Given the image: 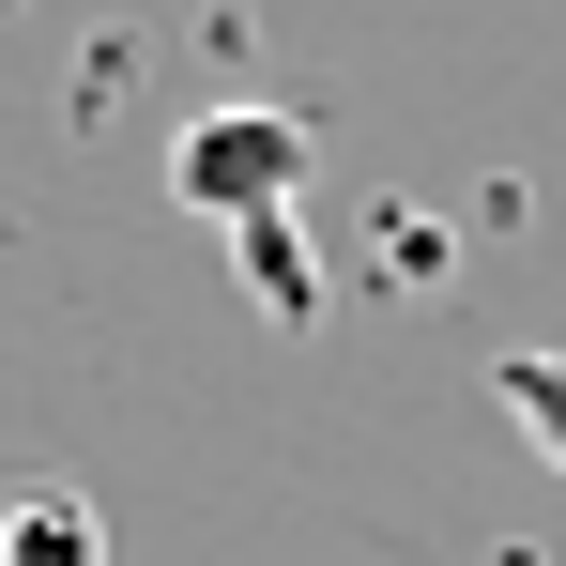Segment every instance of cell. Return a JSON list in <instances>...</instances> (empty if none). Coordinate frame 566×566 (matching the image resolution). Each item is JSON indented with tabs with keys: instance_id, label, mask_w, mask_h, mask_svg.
I'll use <instances>...</instances> for the list:
<instances>
[{
	"instance_id": "1",
	"label": "cell",
	"mask_w": 566,
	"mask_h": 566,
	"mask_svg": "<svg viewBox=\"0 0 566 566\" xmlns=\"http://www.w3.org/2000/svg\"><path fill=\"white\" fill-rule=\"evenodd\" d=\"M306 169H322V123L306 107H199L185 138H169V214H199V230H276L291 199H306Z\"/></svg>"
},
{
	"instance_id": "2",
	"label": "cell",
	"mask_w": 566,
	"mask_h": 566,
	"mask_svg": "<svg viewBox=\"0 0 566 566\" xmlns=\"http://www.w3.org/2000/svg\"><path fill=\"white\" fill-rule=\"evenodd\" d=\"M0 566H107L93 490H15V505H0Z\"/></svg>"
},
{
	"instance_id": "3",
	"label": "cell",
	"mask_w": 566,
	"mask_h": 566,
	"mask_svg": "<svg viewBox=\"0 0 566 566\" xmlns=\"http://www.w3.org/2000/svg\"><path fill=\"white\" fill-rule=\"evenodd\" d=\"M490 398H505V429H521L536 460H566V353H505Z\"/></svg>"
},
{
	"instance_id": "4",
	"label": "cell",
	"mask_w": 566,
	"mask_h": 566,
	"mask_svg": "<svg viewBox=\"0 0 566 566\" xmlns=\"http://www.w3.org/2000/svg\"><path fill=\"white\" fill-rule=\"evenodd\" d=\"M230 245H245V291H261V306H291V322H306V306H322V276H306V230H230Z\"/></svg>"
}]
</instances>
